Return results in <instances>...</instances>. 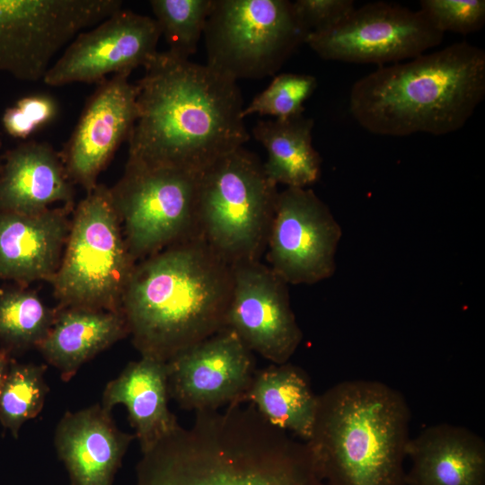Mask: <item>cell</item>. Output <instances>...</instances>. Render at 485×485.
<instances>
[{
    "label": "cell",
    "instance_id": "obj_1",
    "mask_svg": "<svg viewBox=\"0 0 485 485\" xmlns=\"http://www.w3.org/2000/svg\"><path fill=\"white\" fill-rule=\"evenodd\" d=\"M129 163L199 174L249 140L237 82L168 50L145 67Z\"/></svg>",
    "mask_w": 485,
    "mask_h": 485
},
{
    "label": "cell",
    "instance_id": "obj_2",
    "mask_svg": "<svg viewBox=\"0 0 485 485\" xmlns=\"http://www.w3.org/2000/svg\"><path fill=\"white\" fill-rule=\"evenodd\" d=\"M137 485H327L305 442L251 405L196 412L142 453Z\"/></svg>",
    "mask_w": 485,
    "mask_h": 485
},
{
    "label": "cell",
    "instance_id": "obj_3",
    "mask_svg": "<svg viewBox=\"0 0 485 485\" xmlns=\"http://www.w3.org/2000/svg\"><path fill=\"white\" fill-rule=\"evenodd\" d=\"M233 266L199 236L135 264L121 312L141 357L168 362L226 328Z\"/></svg>",
    "mask_w": 485,
    "mask_h": 485
},
{
    "label": "cell",
    "instance_id": "obj_4",
    "mask_svg": "<svg viewBox=\"0 0 485 485\" xmlns=\"http://www.w3.org/2000/svg\"><path fill=\"white\" fill-rule=\"evenodd\" d=\"M484 96L485 52L462 41L359 78L349 111L375 135L441 136L463 128Z\"/></svg>",
    "mask_w": 485,
    "mask_h": 485
},
{
    "label": "cell",
    "instance_id": "obj_5",
    "mask_svg": "<svg viewBox=\"0 0 485 485\" xmlns=\"http://www.w3.org/2000/svg\"><path fill=\"white\" fill-rule=\"evenodd\" d=\"M410 422L398 390L379 381L346 380L319 395L305 444L327 485H406Z\"/></svg>",
    "mask_w": 485,
    "mask_h": 485
},
{
    "label": "cell",
    "instance_id": "obj_6",
    "mask_svg": "<svg viewBox=\"0 0 485 485\" xmlns=\"http://www.w3.org/2000/svg\"><path fill=\"white\" fill-rule=\"evenodd\" d=\"M278 192L252 152L242 146L223 156L198 175L199 236L231 266L260 260Z\"/></svg>",
    "mask_w": 485,
    "mask_h": 485
},
{
    "label": "cell",
    "instance_id": "obj_7",
    "mask_svg": "<svg viewBox=\"0 0 485 485\" xmlns=\"http://www.w3.org/2000/svg\"><path fill=\"white\" fill-rule=\"evenodd\" d=\"M135 266L110 189L97 184L79 203L52 278L62 308L121 312ZM122 313V312H121Z\"/></svg>",
    "mask_w": 485,
    "mask_h": 485
},
{
    "label": "cell",
    "instance_id": "obj_8",
    "mask_svg": "<svg viewBox=\"0 0 485 485\" xmlns=\"http://www.w3.org/2000/svg\"><path fill=\"white\" fill-rule=\"evenodd\" d=\"M308 31L287 0H213L203 37L207 66L237 82L276 74Z\"/></svg>",
    "mask_w": 485,
    "mask_h": 485
},
{
    "label": "cell",
    "instance_id": "obj_9",
    "mask_svg": "<svg viewBox=\"0 0 485 485\" xmlns=\"http://www.w3.org/2000/svg\"><path fill=\"white\" fill-rule=\"evenodd\" d=\"M198 175L175 167L127 163L110 189L134 260L198 236Z\"/></svg>",
    "mask_w": 485,
    "mask_h": 485
},
{
    "label": "cell",
    "instance_id": "obj_10",
    "mask_svg": "<svg viewBox=\"0 0 485 485\" xmlns=\"http://www.w3.org/2000/svg\"><path fill=\"white\" fill-rule=\"evenodd\" d=\"M118 0H0V72L43 80L80 32L121 9Z\"/></svg>",
    "mask_w": 485,
    "mask_h": 485
},
{
    "label": "cell",
    "instance_id": "obj_11",
    "mask_svg": "<svg viewBox=\"0 0 485 485\" xmlns=\"http://www.w3.org/2000/svg\"><path fill=\"white\" fill-rule=\"evenodd\" d=\"M443 38L420 10L375 2L355 8L330 29L310 33L305 43L326 60L381 66L424 54Z\"/></svg>",
    "mask_w": 485,
    "mask_h": 485
},
{
    "label": "cell",
    "instance_id": "obj_12",
    "mask_svg": "<svg viewBox=\"0 0 485 485\" xmlns=\"http://www.w3.org/2000/svg\"><path fill=\"white\" fill-rule=\"evenodd\" d=\"M342 229L310 189L279 191L266 245L269 267L288 285H313L336 271Z\"/></svg>",
    "mask_w": 485,
    "mask_h": 485
},
{
    "label": "cell",
    "instance_id": "obj_13",
    "mask_svg": "<svg viewBox=\"0 0 485 485\" xmlns=\"http://www.w3.org/2000/svg\"><path fill=\"white\" fill-rule=\"evenodd\" d=\"M161 31L156 21L119 9L66 46L43 78L50 86L98 83L109 75L131 74L155 57Z\"/></svg>",
    "mask_w": 485,
    "mask_h": 485
},
{
    "label": "cell",
    "instance_id": "obj_14",
    "mask_svg": "<svg viewBox=\"0 0 485 485\" xmlns=\"http://www.w3.org/2000/svg\"><path fill=\"white\" fill-rule=\"evenodd\" d=\"M226 328L272 364H284L303 333L290 304L288 284L260 260L233 266Z\"/></svg>",
    "mask_w": 485,
    "mask_h": 485
},
{
    "label": "cell",
    "instance_id": "obj_15",
    "mask_svg": "<svg viewBox=\"0 0 485 485\" xmlns=\"http://www.w3.org/2000/svg\"><path fill=\"white\" fill-rule=\"evenodd\" d=\"M170 397L188 410L242 403L256 369L252 352L225 328L167 362Z\"/></svg>",
    "mask_w": 485,
    "mask_h": 485
},
{
    "label": "cell",
    "instance_id": "obj_16",
    "mask_svg": "<svg viewBox=\"0 0 485 485\" xmlns=\"http://www.w3.org/2000/svg\"><path fill=\"white\" fill-rule=\"evenodd\" d=\"M129 75L117 74L98 84L61 154L72 183L87 193L135 125L137 86Z\"/></svg>",
    "mask_w": 485,
    "mask_h": 485
},
{
    "label": "cell",
    "instance_id": "obj_17",
    "mask_svg": "<svg viewBox=\"0 0 485 485\" xmlns=\"http://www.w3.org/2000/svg\"><path fill=\"white\" fill-rule=\"evenodd\" d=\"M111 416L95 403L66 411L57 423L54 445L70 485H112L135 435L119 429Z\"/></svg>",
    "mask_w": 485,
    "mask_h": 485
},
{
    "label": "cell",
    "instance_id": "obj_18",
    "mask_svg": "<svg viewBox=\"0 0 485 485\" xmlns=\"http://www.w3.org/2000/svg\"><path fill=\"white\" fill-rule=\"evenodd\" d=\"M69 227L62 209L33 215L0 210V278L22 283L52 280Z\"/></svg>",
    "mask_w": 485,
    "mask_h": 485
},
{
    "label": "cell",
    "instance_id": "obj_19",
    "mask_svg": "<svg viewBox=\"0 0 485 485\" xmlns=\"http://www.w3.org/2000/svg\"><path fill=\"white\" fill-rule=\"evenodd\" d=\"M406 485H485V442L472 430L439 423L410 438Z\"/></svg>",
    "mask_w": 485,
    "mask_h": 485
},
{
    "label": "cell",
    "instance_id": "obj_20",
    "mask_svg": "<svg viewBox=\"0 0 485 485\" xmlns=\"http://www.w3.org/2000/svg\"><path fill=\"white\" fill-rule=\"evenodd\" d=\"M72 198V181L61 155L48 144L27 141L5 153L0 167L1 211L39 214Z\"/></svg>",
    "mask_w": 485,
    "mask_h": 485
},
{
    "label": "cell",
    "instance_id": "obj_21",
    "mask_svg": "<svg viewBox=\"0 0 485 485\" xmlns=\"http://www.w3.org/2000/svg\"><path fill=\"white\" fill-rule=\"evenodd\" d=\"M169 398L167 362L141 357L106 384L101 405L110 412L117 404L127 408L144 453L179 426Z\"/></svg>",
    "mask_w": 485,
    "mask_h": 485
},
{
    "label": "cell",
    "instance_id": "obj_22",
    "mask_svg": "<svg viewBox=\"0 0 485 485\" xmlns=\"http://www.w3.org/2000/svg\"><path fill=\"white\" fill-rule=\"evenodd\" d=\"M128 334L121 312L61 308L37 348L56 367L62 381H70L80 367Z\"/></svg>",
    "mask_w": 485,
    "mask_h": 485
},
{
    "label": "cell",
    "instance_id": "obj_23",
    "mask_svg": "<svg viewBox=\"0 0 485 485\" xmlns=\"http://www.w3.org/2000/svg\"><path fill=\"white\" fill-rule=\"evenodd\" d=\"M318 397L305 372L287 362L256 370L242 403L249 402L270 425L306 442L312 435Z\"/></svg>",
    "mask_w": 485,
    "mask_h": 485
},
{
    "label": "cell",
    "instance_id": "obj_24",
    "mask_svg": "<svg viewBox=\"0 0 485 485\" xmlns=\"http://www.w3.org/2000/svg\"><path fill=\"white\" fill-rule=\"evenodd\" d=\"M313 120L303 115L287 119L260 120L252 135L266 149L263 163L269 179L287 188H307L317 182L322 158L313 146Z\"/></svg>",
    "mask_w": 485,
    "mask_h": 485
},
{
    "label": "cell",
    "instance_id": "obj_25",
    "mask_svg": "<svg viewBox=\"0 0 485 485\" xmlns=\"http://www.w3.org/2000/svg\"><path fill=\"white\" fill-rule=\"evenodd\" d=\"M57 312L32 291L11 288L0 292V343L11 350L37 348L52 327Z\"/></svg>",
    "mask_w": 485,
    "mask_h": 485
},
{
    "label": "cell",
    "instance_id": "obj_26",
    "mask_svg": "<svg viewBox=\"0 0 485 485\" xmlns=\"http://www.w3.org/2000/svg\"><path fill=\"white\" fill-rule=\"evenodd\" d=\"M46 365L12 360L0 393V424L18 438L22 425L42 410L49 388Z\"/></svg>",
    "mask_w": 485,
    "mask_h": 485
},
{
    "label": "cell",
    "instance_id": "obj_27",
    "mask_svg": "<svg viewBox=\"0 0 485 485\" xmlns=\"http://www.w3.org/2000/svg\"><path fill=\"white\" fill-rule=\"evenodd\" d=\"M213 0H152L161 35L172 54L190 59L203 36Z\"/></svg>",
    "mask_w": 485,
    "mask_h": 485
},
{
    "label": "cell",
    "instance_id": "obj_28",
    "mask_svg": "<svg viewBox=\"0 0 485 485\" xmlns=\"http://www.w3.org/2000/svg\"><path fill=\"white\" fill-rule=\"evenodd\" d=\"M316 87L317 80L311 75L294 73L278 75L268 87L244 106L242 118L259 114L272 116L276 119H287L303 115L304 103L311 97Z\"/></svg>",
    "mask_w": 485,
    "mask_h": 485
},
{
    "label": "cell",
    "instance_id": "obj_29",
    "mask_svg": "<svg viewBox=\"0 0 485 485\" xmlns=\"http://www.w3.org/2000/svg\"><path fill=\"white\" fill-rule=\"evenodd\" d=\"M419 10L439 31L469 34L485 23L483 0H422Z\"/></svg>",
    "mask_w": 485,
    "mask_h": 485
},
{
    "label": "cell",
    "instance_id": "obj_30",
    "mask_svg": "<svg viewBox=\"0 0 485 485\" xmlns=\"http://www.w3.org/2000/svg\"><path fill=\"white\" fill-rule=\"evenodd\" d=\"M57 105L47 94H33L20 99L6 109L2 117L4 131L11 137L26 139L57 115Z\"/></svg>",
    "mask_w": 485,
    "mask_h": 485
},
{
    "label": "cell",
    "instance_id": "obj_31",
    "mask_svg": "<svg viewBox=\"0 0 485 485\" xmlns=\"http://www.w3.org/2000/svg\"><path fill=\"white\" fill-rule=\"evenodd\" d=\"M293 7L309 34L333 27L356 8L351 0H296Z\"/></svg>",
    "mask_w": 485,
    "mask_h": 485
},
{
    "label": "cell",
    "instance_id": "obj_32",
    "mask_svg": "<svg viewBox=\"0 0 485 485\" xmlns=\"http://www.w3.org/2000/svg\"><path fill=\"white\" fill-rule=\"evenodd\" d=\"M11 362L10 353L4 348H0V393Z\"/></svg>",
    "mask_w": 485,
    "mask_h": 485
},
{
    "label": "cell",
    "instance_id": "obj_33",
    "mask_svg": "<svg viewBox=\"0 0 485 485\" xmlns=\"http://www.w3.org/2000/svg\"><path fill=\"white\" fill-rule=\"evenodd\" d=\"M0 167H1V164H0Z\"/></svg>",
    "mask_w": 485,
    "mask_h": 485
}]
</instances>
